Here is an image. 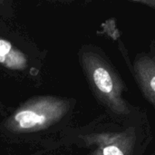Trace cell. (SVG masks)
I'll list each match as a JSON object with an SVG mask.
<instances>
[{
  "mask_svg": "<svg viewBox=\"0 0 155 155\" xmlns=\"http://www.w3.org/2000/svg\"><path fill=\"white\" fill-rule=\"evenodd\" d=\"M0 64L11 69H23L25 67L26 60L8 41L0 39Z\"/></svg>",
  "mask_w": 155,
  "mask_h": 155,
  "instance_id": "cell-3",
  "label": "cell"
},
{
  "mask_svg": "<svg viewBox=\"0 0 155 155\" xmlns=\"http://www.w3.org/2000/svg\"><path fill=\"white\" fill-rule=\"evenodd\" d=\"M103 155H124L121 149L115 145H109L104 148Z\"/></svg>",
  "mask_w": 155,
  "mask_h": 155,
  "instance_id": "cell-5",
  "label": "cell"
},
{
  "mask_svg": "<svg viewBox=\"0 0 155 155\" xmlns=\"http://www.w3.org/2000/svg\"><path fill=\"white\" fill-rule=\"evenodd\" d=\"M86 67L92 84L101 99L115 112H125L119 82L103 60L96 55L90 56L87 59Z\"/></svg>",
  "mask_w": 155,
  "mask_h": 155,
  "instance_id": "cell-1",
  "label": "cell"
},
{
  "mask_svg": "<svg viewBox=\"0 0 155 155\" xmlns=\"http://www.w3.org/2000/svg\"><path fill=\"white\" fill-rule=\"evenodd\" d=\"M15 121L18 123L23 129L35 128L37 125H42L46 123L47 117L45 114H38L35 110H22L15 115Z\"/></svg>",
  "mask_w": 155,
  "mask_h": 155,
  "instance_id": "cell-4",
  "label": "cell"
},
{
  "mask_svg": "<svg viewBox=\"0 0 155 155\" xmlns=\"http://www.w3.org/2000/svg\"><path fill=\"white\" fill-rule=\"evenodd\" d=\"M136 71L145 94L155 103V64L149 60H140L136 64Z\"/></svg>",
  "mask_w": 155,
  "mask_h": 155,
  "instance_id": "cell-2",
  "label": "cell"
}]
</instances>
